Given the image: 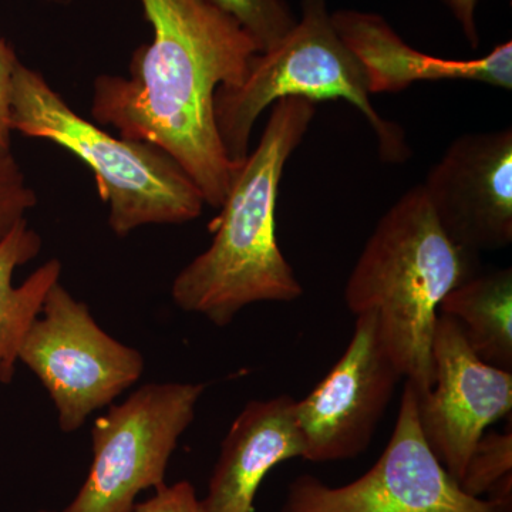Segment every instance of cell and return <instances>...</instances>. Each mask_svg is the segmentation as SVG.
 <instances>
[{
  "label": "cell",
  "instance_id": "ba28073f",
  "mask_svg": "<svg viewBox=\"0 0 512 512\" xmlns=\"http://www.w3.org/2000/svg\"><path fill=\"white\" fill-rule=\"evenodd\" d=\"M279 512L503 511L464 493L434 456L421 434L416 390L406 380L396 426L375 466L342 487L309 474L296 477Z\"/></svg>",
  "mask_w": 512,
  "mask_h": 512
},
{
  "label": "cell",
  "instance_id": "5b68a950",
  "mask_svg": "<svg viewBox=\"0 0 512 512\" xmlns=\"http://www.w3.org/2000/svg\"><path fill=\"white\" fill-rule=\"evenodd\" d=\"M301 5L302 18L291 32L254 57L238 86L220 87L215 94V123L229 160L244 163L256 120L276 101L342 99L372 126L380 158L404 163L412 154L406 134L373 107L365 69L336 32L328 0H302Z\"/></svg>",
  "mask_w": 512,
  "mask_h": 512
},
{
  "label": "cell",
  "instance_id": "8fae6325",
  "mask_svg": "<svg viewBox=\"0 0 512 512\" xmlns=\"http://www.w3.org/2000/svg\"><path fill=\"white\" fill-rule=\"evenodd\" d=\"M423 190L437 220L471 254L512 242V131L457 137L431 168Z\"/></svg>",
  "mask_w": 512,
  "mask_h": 512
},
{
  "label": "cell",
  "instance_id": "7402d4cb",
  "mask_svg": "<svg viewBox=\"0 0 512 512\" xmlns=\"http://www.w3.org/2000/svg\"><path fill=\"white\" fill-rule=\"evenodd\" d=\"M46 2L53 3V5L67 6L73 2V0H46Z\"/></svg>",
  "mask_w": 512,
  "mask_h": 512
},
{
  "label": "cell",
  "instance_id": "7a4b0ae2",
  "mask_svg": "<svg viewBox=\"0 0 512 512\" xmlns=\"http://www.w3.org/2000/svg\"><path fill=\"white\" fill-rule=\"evenodd\" d=\"M315 113L303 99L272 106L258 146L232 178L210 247L175 276L171 296L181 311L224 328L252 303L301 298V282L276 237V202L285 165Z\"/></svg>",
  "mask_w": 512,
  "mask_h": 512
},
{
  "label": "cell",
  "instance_id": "ffe728a7",
  "mask_svg": "<svg viewBox=\"0 0 512 512\" xmlns=\"http://www.w3.org/2000/svg\"><path fill=\"white\" fill-rule=\"evenodd\" d=\"M153 497L136 504L133 512H205L194 487L188 481L161 485Z\"/></svg>",
  "mask_w": 512,
  "mask_h": 512
},
{
  "label": "cell",
  "instance_id": "e0dca14e",
  "mask_svg": "<svg viewBox=\"0 0 512 512\" xmlns=\"http://www.w3.org/2000/svg\"><path fill=\"white\" fill-rule=\"evenodd\" d=\"M512 476V431L511 421L504 433H484L468 458L458 485L461 490L471 497L481 498V495L491 490Z\"/></svg>",
  "mask_w": 512,
  "mask_h": 512
},
{
  "label": "cell",
  "instance_id": "8992f818",
  "mask_svg": "<svg viewBox=\"0 0 512 512\" xmlns=\"http://www.w3.org/2000/svg\"><path fill=\"white\" fill-rule=\"evenodd\" d=\"M207 386L144 384L93 424V461L62 512H133L138 494L164 485L168 461Z\"/></svg>",
  "mask_w": 512,
  "mask_h": 512
},
{
  "label": "cell",
  "instance_id": "603a6c76",
  "mask_svg": "<svg viewBox=\"0 0 512 512\" xmlns=\"http://www.w3.org/2000/svg\"><path fill=\"white\" fill-rule=\"evenodd\" d=\"M39 512H55V511H49V510H40Z\"/></svg>",
  "mask_w": 512,
  "mask_h": 512
},
{
  "label": "cell",
  "instance_id": "9a60e30c",
  "mask_svg": "<svg viewBox=\"0 0 512 512\" xmlns=\"http://www.w3.org/2000/svg\"><path fill=\"white\" fill-rule=\"evenodd\" d=\"M439 313L456 320L468 345L483 362L511 372V268L477 272L448 293Z\"/></svg>",
  "mask_w": 512,
  "mask_h": 512
},
{
  "label": "cell",
  "instance_id": "277c9868",
  "mask_svg": "<svg viewBox=\"0 0 512 512\" xmlns=\"http://www.w3.org/2000/svg\"><path fill=\"white\" fill-rule=\"evenodd\" d=\"M12 128L62 147L89 167L109 204V225L117 237L146 225L187 224L201 215L200 188L173 157L84 119L42 73L22 62L13 76Z\"/></svg>",
  "mask_w": 512,
  "mask_h": 512
},
{
  "label": "cell",
  "instance_id": "2e32d148",
  "mask_svg": "<svg viewBox=\"0 0 512 512\" xmlns=\"http://www.w3.org/2000/svg\"><path fill=\"white\" fill-rule=\"evenodd\" d=\"M254 39L259 53L278 45L298 22L285 0H207Z\"/></svg>",
  "mask_w": 512,
  "mask_h": 512
},
{
  "label": "cell",
  "instance_id": "4fadbf2b",
  "mask_svg": "<svg viewBox=\"0 0 512 512\" xmlns=\"http://www.w3.org/2000/svg\"><path fill=\"white\" fill-rule=\"evenodd\" d=\"M295 404L288 394L251 400L235 417L201 500L205 512L254 511L256 493L269 471L305 456Z\"/></svg>",
  "mask_w": 512,
  "mask_h": 512
},
{
  "label": "cell",
  "instance_id": "7c38bea8",
  "mask_svg": "<svg viewBox=\"0 0 512 512\" xmlns=\"http://www.w3.org/2000/svg\"><path fill=\"white\" fill-rule=\"evenodd\" d=\"M336 32L365 69L370 94L399 93L419 82L468 80L512 89V43H501L478 59L426 55L397 35L383 16L362 10L332 13Z\"/></svg>",
  "mask_w": 512,
  "mask_h": 512
},
{
  "label": "cell",
  "instance_id": "9c48e42d",
  "mask_svg": "<svg viewBox=\"0 0 512 512\" xmlns=\"http://www.w3.org/2000/svg\"><path fill=\"white\" fill-rule=\"evenodd\" d=\"M402 372L379 332L376 312L356 316L348 348L305 399L295 404L305 460L356 458L372 443Z\"/></svg>",
  "mask_w": 512,
  "mask_h": 512
},
{
  "label": "cell",
  "instance_id": "6da1fadb",
  "mask_svg": "<svg viewBox=\"0 0 512 512\" xmlns=\"http://www.w3.org/2000/svg\"><path fill=\"white\" fill-rule=\"evenodd\" d=\"M153 29L138 46L127 76L94 79V123L164 150L220 208L239 165L229 160L215 123L220 87L247 76L259 49L227 13L207 0H138Z\"/></svg>",
  "mask_w": 512,
  "mask_h": 512
},
{
  "label": "cell",
  "instance_id": "ac0fdd59",
  "mask_svg": "<svg viewBox=\"0 0 512 512\" xmlns=\"http://www.w3.org/2000/svg\"><path fill=\"white\" fill-rule=\"evenodd\" d=\"M36 205V192L26 181L13 153L0 158V239L25 220Z\"/></svg>",
  "mask_w": 512,
  "mask_h": 512
},
{
  "label": "cell",
  "instance_id": "3957f363",
  "mask_svg": "<svg viewBox=\"0 0 512 512\" xmlns=\"http://www.w3.org/2000/svg\"><path fill=\"white\" fill-rule=\"evenodd\" d=\"M477 274V255L454 244L417 185L380 218L345 286L350 312H376L379 332L417 394L433 386L440 303Z\"/></svg>",
  "mask_w": 512,
  "mask_h": 512
},
{
  "label": "cell",
  "instance_id": "44dd1931",
  "mask_svg": "<svg viewBox=\"0 0 512 512\" xmlns=\"http://www.w3.org/2000/svg\"><path fill=\"white\" fill-rule=\"evenodd\" d=\"M443 2L453 13L470 46L477 49L480 43L476 22L477 0H443Z\"/></svg>",
  "mask_w": 512,
  "mask_h": 512
},
{
  "label": "cell",
  "instance_id": "d6986e66",
  "mask_svg": "<svg viewBox=\"0 0 512 512\" xmlns=\"http://www.w3.org/2000/svg\"><path fill=\"white\" fill-rule=\"evenodd\" d=\"M19 62L13 47L0 36V158L12 154V89Z\"/></svg>",
  "mask_w": 512,
  "mask_h": 512
},
{
  "label": "cell",
  "instance_id": "5bb4252c",
  "mask_svg": "<svg viewBox=\"0 0 512 512\" xmlns=\"http://www.w3.org/2000/svg\"><path fill=\"white\" fill-rule=\"evenodd\" d=\"M42 238L22 220L0 239V382L9 383L15 375L20 345L43 302L62 276V262L50 259L33 272L23 284L13 285L19 266L28 264L42 251Z\"/></svg>",
  "mask_w": 512,
  "mask_h": 512
},
{
  "label": "cell",
  "instance_id": "52a82bcc",
  "mask_svg": "<svg viewBox=\"0 0 512 512\" xmlns=\"http://www.w3.org/2000/svg\"><path fill=\"white\" fill-rule=\"evenodd\" d=\"M18 359L55 403L63 433H74L140 380L144 357L101 329L89 306L59 282L47 292Z\"/></svg>",
  "mask_w": 512,
  "mask_h": 512
},
{
  "label": "cell",
  "instance_id": "30bf717a",
  "mask_svg": "<svg viewBox=\"0 0 512 512\" xmlns=\"http://www.w3.org/2000/svg\"><path fill=\"white\" fill-rule=\"evenodd\" d=\"M431 357L433 386L416 393L417 417L424 440L458 483L488 427L511 414L512 372L483 362L446 315L437 319Z\"/></svg>",
  "mask_w": 512,
  "mask_h": 512
}]
</instances>
